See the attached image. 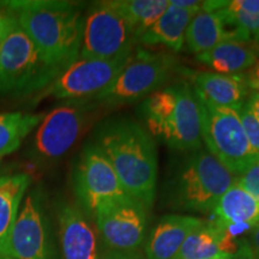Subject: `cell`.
I'll list each match as a JSON object with an SVG mask.
<instances>
[{
	"mask_svg": "<svg viewBox=\"0 0 259 259\" xmlns=\"http://www.w3.org/2000/svg\"><path fill=\"white\" fill-rule=\"evenodd\" d=\"M212 212L216 221L227 228L246 227L252 229L259 225V202L239 186L236 181L219 199Z\"/></svg>",
	"mask_w": 259,
	"mask_h": 259,
	"instance_id": "obj_20",
	"label": "cell"
},
{
	"mask_svg": "<svg viewBox=\"0 0 259 259\" xmlns=\"http://www.w3.org/2000/svg\"><path fill=\"white\" fill-rule=\"evenodd\" d=\"M73 189L85 213L94 218L107 204L128 196L111 162L96 144L83 150L73 173Z\"/></svg>",
	"mask_w": 259,
	"mask_h": 259,
	"instance_id": "obj_11",
	"label": "cell"
},
{
	"mask_svg": "<svg viewBox=\"0 0 259 259\" xmlns=\"http://www.w3.org/2000/svg\"><path fill=\"white\" fill-rule=\"evenodd\" d=\"M46 113L0 112V158L12 154L35 128Z\"/></svg>",
	"mask_w": 259,
	"mask_h": 259,
	"instance_id": "obj_23",
	"label": "cell"
},
{
	"mask_svg": "<svg viewBox=\"0 0 259 259\" xmlns=\"http://www.w3.org/2000/svg\"><path fill=\"white\" fill-rule=\"evenodd\" d=\"M244 76L250 92L259 93V60L250 70H247V72L244 73Z\"/></svg>",
	"mask_w": 259,
	"mask_h": 259,
	"instance_id": "obj_29",
	"label": "cell"
},
{
	"mask_svg": "<svg viewBox=\"0 0 259 259\" xmlns=\"http://www.w3.org/2000/svg\"><path fill=\"white\" fill-rule=\"evenodd\" d=\"M231 259H255L253 251H252L247 240H242L239 242L238 250L232 254Z\"/></svg>",
	"mask_w": 259,
	"mask_h": 259,
	"instance_id": "obj_31",
	"label": "cell"
},
{
	"mask_svg": "<svg viewBox=\"0 0 259 259\" xmlns=\"http://www.w3.org/2000/svg\"><path fill=\"white\" fill-rule=\"evenodd\" d=\"M94 220L109 251L134 252L144 241L148 208L139 200L126 196L100 208Z\"/></svg>",
	"mask_w": 259,
	"mask_h": 259,
	"instance_id": "obj_12",
	"label": "cell"
},
{
	"mask_svg": "<svg viewBox=\"0 0 259 259\" xmlns=\"http://www.w3.org/2000/svg\"><path fill=\"white\" fill-rule=\"evenodd\" d=\"M239 242L219 221L205 222L189 235L176 259H213L231 255Z\"/></svg>",
	"mask_w": 259,
	"mask_h": 259,
	"instance_id": "obj_18",
	"label": "cell"
},
{
	"mask_svg": "<svg viewBox=\"0 0 259 259\" xmlns=\"http://www.w3.org/2000/svg\"><path fill=\"white\" fill-rule=\"evenodd\" d=\"M236 184L259 202V158L236 177Z\"/></svg>",
	"mask_w": 259,
	"mask_h": 259,
	"instance_id": "obj_26",
	"label": "cell"
},
{
	"mask_svg": "<svg viewBox=\"0 0 259 259\" xmlns=\"http://www.w3.org/2000/svg\"><path fill=\"white\" fill-rule=\"evenodd\" d=\"M87 101H67L45 114L32 138L30 155L35 161L57 160L73 147L93 108Z\"/></svg>",
	"mask_w": 259,
	"mask_h": 259,
	"instance_id": "obj_10",
	"label": "cell"
},
{
	"mask_svg": "<svg viewBox=\"0 0 259 259\" xmlns=\"http://www.w3.org/2000/svg\"><path fill=\"white\" fill-rule=\"evenodd\" d=\"M197 97L209 105L239 111L250 95L244 73L223 74L200 71L193 74Z\"/></svg>",
	"mask_w": 259,
	"mask_h": 259,
	"instance_id": "obj_16",
	"label": "cell"
},
{
	"mask_svg": "<svg viewBox=\"0 0 259 259\" xmlns=\"http://www.w3.org/2000/svg\"><path fill=\"white\" fill-rule=\"evenodd\" d=\"M132 52H126L113 59L79 58L65 69L50 85L36 94L32 101L37 103L46 97L69 101L94 99L114 82L127 64Z\"/></svg>",
	"mask_w": 259,
	"mask_h": 259,
	"instance_id": "obj_8",
	"label": "cell"
},
{
	"mask_svg": "<svg viewBox=\"0 0 259 259\" xmlns=\"http://www.w3.org/2000/svg\"><path fill=\"white\" fill-rule=\"evenodd\" d=\"M149 134L179 151L202 149L200 118L197 97L187 83L158 89L142 105Z\"/></svg>",
	"mask_w": 259,
	"mask_h": 259,
	"instance_id": "obj_3",
	"label": "cell"
},
{
	"mask_svg": "<svg viewBox=\"0 0 259 259\" xmlns=\"http://www.w3.org/2000/svg\"><path fill=\"white\" fill-rule=\"evenodd\" d=\"M60 73L19 24L0 45V95H36Z\"/></svg>",
	"mask_w": 259,
	"mask_h": 259,
	"instance_id": "obj_4",
	"label": "cell"
},
{
	"mask_svg": "<svg viewBox=\"0 0 259 259\" xmlns=\"http://www.w3.org/2000/svg\"><path fill=\"white\" fill-rule=\"evenodd\" d=\"M177 65V58L173 54L153 53L138 48L132 52L114 82L92 100L109 106L138 101L163 85L176 71Z\"/></svg>",
	"mask_w": 259,
	"mask_h": 259,
	"instance_id": "obj_7",
	"label": "cell"
},
{
	"mask_svg": "<svg viewBox=\"0 0 259 259\" xmlns=\"http://www.w3.org/2000/svg\"><path fill=\"white\" fill-rule=\"evenodd\" d=\"M238 112L251 147L257 153H259V120L255 118L253 113L250 111V108H248L246 103Z\"/></svg>",
	"mask_w": 259,
	"mask_h": 259,
	"instance_id": "obj_25",
	"label": "cell"
},
{
	"mask_svg": "<svg viewBox=\"0 0 259 259\" xmlns=\"http://www.w3.org/2000/svg\"><path fill=\"white\" fill-rule=\"evenodd\" d=\"M225 9L228 11L259 15V0H231V2H226Z\"/></svg>",
	"mask_w": 259,
	"mask_h": 259,
	"instance_id": "obj_28",
	"label": "cell"
},
{
	"mask_svg": "<svg viewBox=\"0 0 259 259\" xmlns=\"http://www.w3.org/2000/svg\"><path fill=\"white\" fill-rule=\"evenodd\" d=\"M0 257L12 259H53L50 227L40 196L32 192L24 198Z\"/></svg>",
	"mask_w": 259,
	"mask_h": 259,
	"instance_id": "obj_13",
	"label": "cell"
},
{
	"mask_svg": "<svg viewBox=\"0 0 259 259\" xmlns=\"http://www.w3.org/2000/svg\"><path fill=\"white\" fill-rule=\"evenodd\" d=\"M216 73L241 74L259 60V44L251 41H226L197 56Z\"/></svg>",
	"mask_w": 259,
	"mask_h": 259,
	"instance_id": "obj_19",
	"label": "cell"
},
{
	"mask_svg": "<svg viewBox=\"0 0 259 259\" xmlns=\"http://www.w3.org/2000/svg\"><path fill=\"white\" fill-rule=\"evenodd\" d=\"M204 220L185 215H168L160 220L145 245L148 259H176L184 242Z\"/></svg>",
	"mask_w": 259,
	"mask_h": 259,
	"instance_id": "obj_17",
	"label": "cell"
},
{
	"mask_svg": "<svg viewBox=\"0 0 259 259\" xmlns=\"http://www.w3.org/2000/svg\"><path fill=\"white\" fill-rule=\"evenodd\" d=\"M232 254L231 255H223V257H219V258H213V259H231Z\"/></svg>",
	"mask_w": 259,
	"mask_h": 259,
	"instance_id": "obj_35",
	"label": "cell"
},
{
	"mask_svg": "<svg viewBox=\"0 0 259 259\" xmlns=\"http://www.w3.org/2000/svg\"><path fill=\"white\" fill-rule=\"evenodd\" d=\"M17 27L18 19L15 12L0 5V45Z\"/></svg>",
	"mask_w": 259,
	"mask_h": 259,
	"instance_id": "obj_27",
	"label": "cell"
},
{
	"mask_svg": "<svg viewBox=\"0 0 259 259\" xmlns=\"http://www.w3.org/2000/svg\"><path fill=\"white\" fill-rule=\"evenodd\" d=\"M170 6L174 8L189 10V11L199 12L203 9L204 2H197V0H168Z\"/></svg>",
	"mask_w": 259,
	"mask_h": 259,
	"instance_id": "obj_30",
	"label": "cell"
},
{
	"mask_svg": "<svg viewBox=\"0 0 259 259\" xmlns=\"http://www.w3.org/2000/svg\"><path fill=\"white\" fill-rule=\"evenodd\" d=\"M226 41L251 40L222 9L218 11L200 10L191 19L185 35L186 47L191 53L199 56Z\"/></svg>",
	"mask_w": 259,
	"mask_h": 259,
	"instance_id": "obj_14",
	"label": "cell"
},
{
	"mask_svg": "<svg viewBox=\"0 0 259 259\" xmlns=\"http://www.w3.org/2000/svg\"><path fill=\"white\" fill-rule=\"evenodd\" d=\"M31 184L27 173L0 177V251L4 247Z\"/></svg>",
	"mask_w": 259,
	"mask_h": 259,
	"instance_id": "obj_22",
	"label": "cell"
},
{
	"mask_svg": "<svg viewBox=\"0 0 259 259\" xmlns=\"http://www.w3.org/2000/svg\"><path fill=\"white\" fill-rule=\"evenodd\" d=\"M0 163H2V158H0Z\"/></svg>",
	"mask_w": 259,
	"mask_h": 259,
	"instance_id": "obj_37",
	"label": "cell"
},
{
	"mask_svg": "<svg viewBox=\"0 0 259 259\" xmlns=\"http://www.w3.org/2000/svg\"><path fill=\"white\" fill-rule=\"evenodd\" d=\"M137 44L134 29L116 8L114 0L99 2L90 6L84 19L79 58L113 59L134 51Z\"/></svg>",
	"mask_w": 259,
	"mask_h": 259,
	"instance_id": "obj_9",
	"label": "cell"
},
{
	"mask_svg": "<svg viewBox=\"0 0 259 259\" xmlns=\"http://www.w3.org/2000/svg\"><path fill=\"white\" fill-rule=\"evenodd\" d=\"M197 97V96H196ZM200 118V136L206 149L235 177L259 158L251 147L239 112L209 105L197 97Z\"/></svg>",
	"mask_w": 259,
	"mask_h": 259,
	"instance_id": "obj_6",
	"label": "cell"
},
{
	"mask_svg": "<svg viewBox=\"0 0 259 259\" xmlns=\"http://www.w3.org/2000/svg\"><path fill=\"white\" fill-rule=\"evenodd\" d=\"M245 103L250 108V111L253 113L255 118L259 120V93L251 92Z\"/></svg>",
	"mask_w": 259,
	"mask_h": 259,
	"instance_id": "obj_33",
	"label": "cell"
},
{
	"mask_svg": "<svg viewBox=\"0 0 259 259\" xmlns=\"http://www.w3.org/2000/svg\"><path fill=\"white\" fill-rule=\"evenodd\" d=\"M96 145L111 162L125 192L151 208L158 170L151 135L134 120L116 119L100 130Z\"/></svg>",
	"mask_w": 259,
	"mask_h": 259,
	"instance_id": "obj_2",
	"label": "cell"
},
{
	"mask_svg": "<svg viewBox=\"0 0 259 259\" xmlns=\"http://www.w3.org/2000/svg\"><path fill=\"white\" fill-rule=\"evenodd\" d=\"M235 181L234 174L209 151L199 149L179 167L169 189L174 202L180 208L210 212Z\"/></svg>",
	"mask_w": 259,
	"mask_h": 259,
	"instance_id": "obj_5",
	"label": "cell"
},
{
	"mask_svg": "<svg viewBox=\"0 0 259 259\" xmlns=\"http://www.w3.org/2000/svg\"><path fill=\"white\" fill-rule=\"evenodd\" d=\"M58 225L64 259H99L95 229L82 209L69 203L60 205Z\"/></svg>",
	"mask_w": 259,
	"mask_h": 259,
	"instance_id": "obj_15",
	"label": "cell"
},
{
	"mask_svg": "<svg viewBox=\"0 0 259 259\" xmlns=\"http://www.w3.org/2000/svg\"><path fill=\"white\" fill-rule=\"evenodd\" d=\"M114 4L131 24L137 42L169 8L168 0H114Z\"/></svg>",
	"mask_w": 259,
	"mask_h": 259,
	"instance_id": "obj_24",
	"label": "cell"
},
{
	"mask_svg": "<svg viewBox=\"0 0 259 259\" xmlns=\"http://www.w3.org/2000/svg\"><path fill=\"white\" fill-rule=\"evenodd\" d=\"M0 259H12V258H8V257H0Z\"/></svg>",
	"mask_w": 259,
	"mask_h": 259,
	"instance_id": "obj_36",
	"label": "cell"
},
{
	"mask_svg": "<svg viewBox=\"0 0 259 259\" xmlns=\"http://www.w3.org/2000/svg\"><path fill=\"white\" fill-rule=\"evenodd\" d=\"M101 259H141L134 252H115L109 251L102 255Z\"/></svg>",
	"mask_w": 259,
	"mask_h": 259,
	"instance_id": "obj_34",
	"label": "cell"
},
{
	"mask_svg": "<svg viewBox=\"0 0 259 259\" xmlns=\"http://www.w3.org/2000/svg\"><path fill=\"white\" fill-rule=\"evenodd\" d=\"M248 244H250L252 251L255 259H259V225L254 226L251 229L250 233V239H248Z\"/></svg>",
	"mask_w": 259,
	"mask_h": 259,
	"instance_id": "obj_32",
	"label": "cell"
},
{
	"mask_svg": "<svg viewBox=\"0 0 259 259\" xmlns=\"http://www.w3.org/2000/svg\"><path fill=\"white\" fill-rule=\"evenodd\" d=\"M197 12L170 6L150 29L139 37L145 46H164L178 53L185 45V35L191 19Z\"/></svg>",
	"mask_w": 259,
	"mask_h": 259,
	"instance_id": "obj_21",
	"label": "cell"
},
{
	"mask_svg": "<svg viewBox=\"0 0 259 259\" xmlns=\"http://www.w3.org/2000/svg\"><path fill=\"white\" fill-rule=\"evenodd\" d=\"M0 5L14 11L19 27L31 38L48 64L63 71L79 59L83 5L60 0H16Z\"/></svg>",
	"mask_w": 259,
	"mask_h": 259,
	"instance_id": "obj_1",
	"label": "cell"
}]
</instances>
